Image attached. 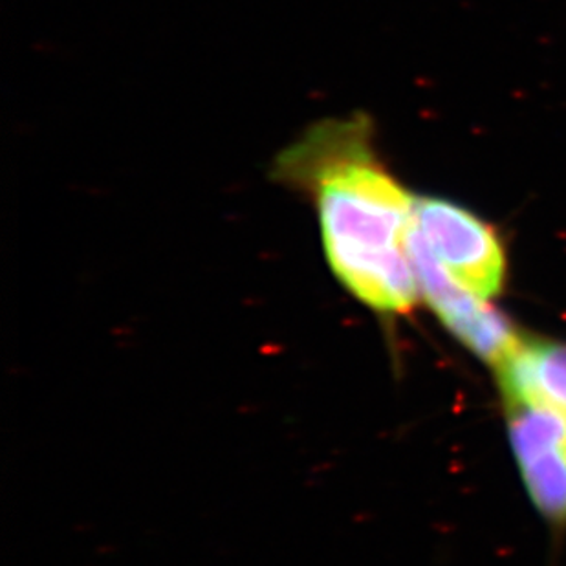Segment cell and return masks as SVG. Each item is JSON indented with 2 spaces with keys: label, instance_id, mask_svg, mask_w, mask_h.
<instances>
[{
  "label": "cell",
  "instance_id": "6da1fadb",
  "mask_svg": "<svg viewBox=\"0 0 566 566\" xmlns=\"http://www.w3.org/2000/svg\"><path fill=\"white\" fill-rule=\"evenodd\" d=\"M279 177L314 198L326 261L337 281L381 314L420 300L409 255L417 198L385 169L365 118L311 128L279 158Z\"/></svg>",
  "mask_w": 566,
  "mask_h": 566
},
{
  "label": "cell",
  "instance_id": "277c9868",
  "mask_svg": "<svg viewBox=\"0 0 566 566\" xmlns=\"http://www.w3.org/2000/svg\"><path fill=\"white\" fill-rule=\"evenodd\" d=\"M513 457L532 503L566 523V411L537 400H504Z\"/></svg>",
  "mask_w": 566,
  "mask_h": 566
},
{
  "label": "cell",
  "instance_id": "5b68a950",
  "mask_svg": "<svg viewBox=\"0 0 566 566\" xmlns=\"http://www.w3.org/2000/svg\"><path fill=\"white\" fill-rule=\"evenodd\" d=\"M504 400H537L566 411V343L523 336L497 369Z\"/></svg>",
  "mask_w": 566,
  "mask_h": 566
},
{
  "label": "cell",
  "instance_id": "7a4b0ae2",
  "mask_svg": "<svg viewBox=\"0 0 566 566\" xmlns=\"http://www.w3.org/2000/svg\"><path fill=\"white\" fill-rule=\"evenodd\" d=\"M412 230L462 286L493 300L506 281V255L493 228L442 198H417Z\"/></svg>",
  "mask_w": 566,
  "mask_h": 566
},
{
  "label": "cell",
  "instance_id": "3957f363",
  "mask_svg": "<svg viewBox=\"0 0 566 566\" xmlns=\"http://www.w3.org/2000/svg\"><path fill=\"white\" fill-rule=\"evenodd\" d=\"M407 247L420 295L429 308L468 350L497 369L523 339L512 321L488 300L454 281L423 247L412 224Z\"/></svg>",
  "mask_w": 566,
  "mask_h": 566
}]
</instances>
